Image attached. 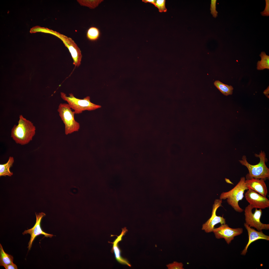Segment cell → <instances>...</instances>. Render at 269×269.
Listing matches in <instances>:
<instances>
[{"mask_svg":"<svg viewBox=\"0 0 269 269\" xmlns=\"http://www.w3.org/2000/svg\"><path fill=\"white\" fill-rule=\"evenodd\" d=\"M35 131L33 123L20 115L18 125H14L11 130V136L16 143L25 145L32 140Z\"/></svg>","mask_w":269,"mask_h":269,"instance_id":"cell-1","label":"cell"},{"mask_svg":"<svg viewBox=\"0 0 269 269\" xmlns=\"http://www.w3.org/2000/svg\"><path fill=\"white\" fill-rule=\"evenodd\" d=\"M255 156L260 158L259 162L256 165H252L249 163L247 160L246 156H243L242 160H239L242 165L248 169L249 173L246 176V179L251 178L262 179L266 180L269 178V169L267 166L265 162L267 160L266 154L261 151L259 154H255Z\"/></svg>","mask_w":269,"mask_h":269,"instance_id":"cell-2","label":"cell"},{"mask_svg":"<svg viewBox=\"0 0 269 269\" xmlns=\"http://www.w3.org/2000/svg\"><path fill=\"white\" fill-rule=\"evenodd\" d=\"M246 179L242 177L237 184L232 189L225 192H222L220 196L221 200H227L228 204L236 212H242L244 210L239 206L238 202L244 197V193L246 190H248L245 184Z\"/></svg>","mask_w":269,"mask_h":269,"instance_id":"cell-3","label":"cell"},{"mask_svg":"<svg viewBox=\"0 0 269 269\" xmlns=\"http://www.w3.org/2000/svg\"><path fill=\"white\" fill-rule=\"evenodd\" d=\"M60 94L61 98L67 102L72 109L74 110L75 114L81 113L86 110H94L101 107L92 103L89 96L81 99L76 98L72 93L69 94L68 96L63 92H61Z\"/></svg>","mask_w":269,"mask_h":269,"instance_id":"cell-4","label":"cell"},{"mask_svg":"<svg viewBox=\"0 0 269 269\" xmlns=\"http://www.w3.org/2000/svg\"><path fill=\"white\" fill-rule=\"evenodd\" d=\"M67 103H61L57 110L59 115L65 126L66 135L78 131L80 128L79 123L74 118L75 113Z\"/></svg>","mask_w":269,"mask_h":269,"instance_id":"cell-5","label":"cell"},{"mask_svg":"<svg viewBox=\"0 0 269 269\" xmlns=\"http://www.w3.org/2000/svg\"><path fill=\"white\" fill-rule=\"evenodd\" d=\"M253 208L250 204L246 206L244 209L245 223L250 227L256 228L259 231L269 229V224L262 223L260 221L262 211L261 209L255 208L254 213L252 212Z\"/></svg>","mask_w":269,"mask_h":269,"instance_id":"cell-6","label":"cell"},{"mask_svg":"<svg viewBox=\"0 0 269 269\" xmlns=\"http://www.w3.org/2000/svg\"><path fill=\"white\" fill-rule=\"evenodd\" d=\"M213 232L216 238H224L229 244L235 237L242 233L243 229L242 228H232L225 224H221L218 228H214Z\"/></svg>","mask_w":269,"mask_h":269,"instance_id":"cell-7","label":"cell"},{"mask_svg":"<svg viewBox=\"0 0 269 269\" xmlns=\"http://www.w3.org/2000/svg\"><path fill=\"white\" fill-rule=\"evenodd\" d=\"M222 200L220 199H216L212 207V210L211 217L202 225V229L207 233L213 232L215 228L214 226L217 224H221L226 223L225 219L223 217L216 215V212L217 209L220 206H222Z\"/></svg>","mask_w":269,"mask_h":269,"instance_id":"cell-8","label":"cell"},{"mask_svg":"<svg viewBox=\"0 0 269 269\" xmlns=\"http://www.w3.org/2000/svg\"><path fill=\"white\" fill-rule=\"evenodd\" d=\"M246 200L253 208L264 209L269 207V200L266 198L250 189L245 194Z\"/></svg>","mask_w":269,"mask_h":269,"instance_id":"cell-9","label":"cell"},{"mask_svg":"<svg viewBox=\"0 0 269 269\" xmlns=\"http://www.w3.org/2000/svg\"><path fill=\"white\" fill-rule=\"evenodd\" d=\"M57 36L61 39L68 49L73 59V64L75 67H78L80 65L82 58L79 48L71 39L59 33Z\"/></svg>","mask_w":269,"mask_h":269,"instance_id":"cell-10","label":"cell"},{"mask_svg":"<svg viewBox=\"0 0 269 269\" xmlns=\"http://www.w3.org/2000/svg\"><path fill=\"white\" fill-rule=\"evenodd\" d=\"M36 221L35 224L33 227L27 230H25L23 233V235L29 234L31 235L30 240L28 244V250H30L32 247V244L35 238L40 235H43L45 237L51 238L54 236L52 234L47 233L43 231L41 229L40 223L42 218L45 215L43 212L35 213Z\"/></svg>","mask_w":269,"mask_h":269,"instance_id":"cell-11","label":"cell"},{"mask_svg":"<svg viewBox=\"0 0 269 269\" xmlns=\"http://www.w3.org/2000/svg\"><path fill=\"white\" fill-rule=\"evenodd\" d=\"M245 184L248 189L251 190L266 197L268 190L264 179L254 178L247 179L245 180Z\"/></svg>","mask_w":269,"mask_h":269,"instance_id":"cell-12","label":"cell"},{"mask_svg":"<svg viewBox=\"0 0 269 269\" xmlns=\"http://www.w3.org/2000/svg\"><path fill=\"white\" fill-rule=\"evenodd\" d=\"M244 225L247 229L248 235L249 240L241 254L245 255L247 252V249L250 244L254 242L259 239L269 240V236L264 234L262 231H257L252 228L245 223Z\"/></svg>","mask_w":269,"mask_h":269,"instance_id":"cell-13","label":"cell"},{"mask_svg":"<svg viewBox=\"0 0 269 269\" xmlns=\"http://www.w3.org/2000/svg\"><path fill=\"white\" fill-rule=\"evenodd\" d=\"M120 234L117 236V238L112 243V247L111 252L112 253L113 252L114 253L116 259L118 262L122 264L127 265L131 267V265L127 259L122 256L121 250L118 245L119 242L122 240L123 236L128 231L126 227L123 228Z\"/></svg>","mask_w":269,"mask_h":269,"instance_id":"cell-14","label":"cell"},{"mask_svg":"<svg viewBox=\"0 0 269 269\" xmlns=\"http://www.w3.org/2000/svg\"><path fill=\"white\" fill-rule=\"evenodd\" d=\"M14 158L10 156L7 161L6 163L0 164V176H11L13 174L12 172L10 170V169L13 165L14 162Z\"/></svg>","mask_w":269,"mask_h":269,"instance_id":"cell-15","label":"cell"},{"mask_svg":"<svg viewBox=\"0 0 269 269\" xmlns=\"http://www.w3.org/2000/svg\"><path fill=\"white\" fill-rule=\"evenodd\" d=\"M214 85L225 95L227 96L232 94L233 88L231 85L224 84L219 80H216L214 83Z\"/></svg>","mask_w":269,"mask_h":269,"instance_id":"cell-16","label":"cell"},{"mask_svg":"<svg viewBox=\"0 0 269 269\" xmlns=\"http://www.w3.org/2000/svg\"><path fill=\"white\" fill-rule=\"evenodd\" d=\"M13 257L11 255L5 252L2 247L0 244V265L1 266L13 263Z\"/></svg>","mask_w":269,"mask_h":269,"instance_id":"cell-17","label":"cell"},{"mask_svg":"<svg viewBox=\"0 0 269 269\" xmlns=\"http://www.w3.org/2000/svg\"><path fill=\"white\" fill-rule=\"evenodd\" d=\"M261 60L258 61L257 64V69L262 70L265 69H269V56L267 55L264 52H262L260 55Z\"/></svg>","mask_w":269,"mask_h":269,"instance_id":"cell-18","label":"cell"},{"mask_svg":"<svg viewBox=\"0 0 269 269\" xmlns=\"http://www.w3.org/2000/svg\"><path fill=\"white\" fill-rule=\"evenodd\" d=\"M101 32L100 30L97 28L92 26L90 27L86 33L87 38L91 41H95L100 38Z\"/></svg>","mask_w":269,"mask_h":269,"instance_id":"cell-19","label":"cell"},{"mask_svg":"<svg viewBox=\"0 0 269 269\" xmlns=\"http://www.w3.org/2000/svg\"><path fill=\"white\" fill-rule=\"evenodd\" d=\"M81 5L87 6L90 8L93 9L98 6L99 4L103 1L102 0H77Z\"/></svg>","mask_w":269,"mask_h":269,"instance_id":"cell-20","label":"cell"},{"mask_svg":"<svg viewBox=\"0 0 269 269\" xmlns=\"http://www.w3.org/2000/svg\"><path fill=\"white\" fill-rule=\"evenodd\" d=\"M165 0H156L155 6L158 9L159 11L161 12L167 11V9L165 6Z\"/></svg>","mask_w":269,"mask_h":269,"instance_id":"cell-21","label":"cell"},{"mask_svg":"<svg viewBox=\"0 0 269 269\" xmlns=\"http://www.w3.org/2000/svg\"><path fill=\"white\" fill-rule=\"evenodd\" d=\"M169 269H183V265L182 263H178L176 262L167 265Z\"/></svg>","mask_w":269,"mask_h":269,"instance_id":"cell-22","label":"cell"},{"mask_svg":"<svg viewBox=\"0 0 269 269\" xmlns=\"http://www.w3.org/2000/svg\"><path fill=\"white\" fill-rule=\"evenodd\" d=\"M216 0H211L210 5V10L211 13L213 17L216 18L217 16L218 12L216 10Z\"/></svg>","mask_w":269,"mask_h":269,"instance_id":"cell-23","label":"cell"},{"mask_svg":"<svg viewBox=\"0 0 269 269\" xmlns=\"http://www.w3.org/2000/svg\"><path fill=\"white\" fill-rule=\"evenodd\" d=\"M266 5L263 11L261 12L262 15L269 16V0H266Z\"/></svg>","mask_w":269,"mask_h":269,"instance_id":"cell-24","label":"cell"},{"mask_svg":"<svg viewBox=\"0 0 269 269\" xmlns=\"http://www.w3.org/2000/svg\"><path fill=\"white\" fill-rule=\"evenodd\" d=\"M3 267L6 269H17L16 265L13 263L11 264L4 266Z\"/></svg>","mask_w":269,"mask_h":269,"instance_id":"cell-25","label":"cell"},{"mask_svg":"<svg viewBox=\"0 0 269 269\" xmlns=\"http://www.w3.org/2000/svg\"><path fill=\"white\" fill-rule=\"evenodd\" d=\"M142 1L145 3L149 2L152 3L154 5L156 0H142Z\"/></svg>","mask_w":269,"mask_h":269,"instance_id":"cell-26","label":"cell"},{"mask_svg":"<svg viewBox=\"0 0 269 269\" xmlns=\"http://www.w3.org/2000/svg\"><path fill=\"white\" fill-rule=\"evenodd\" d=\"M269 93V86L267 87V89L264 90V93L265 94L268 98H269V96L268 94Z\"/></svg>","mask_w":269,"mask_h":269,"instance_id":"cell-27","label":"cell"}]
</instances>
